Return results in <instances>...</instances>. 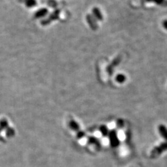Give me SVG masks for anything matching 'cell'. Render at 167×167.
I'll use <instances>...</instances> for the list:
<instances>
[{
    "mask_svg": "<svg viewBox=\"0 0 167 167\" xmlns=\"http://www.w3.org/2000/svg\"><path fill=\"white\" fill-rule=\"evenodd\" d=\"M166 150H167V142H162L152 149L150 152V156L151 158H156Z\"/></svg>",
    "mask_w": 167,
    "mask_h": 167,
    "instance_id": "1",
    "label": "cell"
},
{
    "mask_svg": "<svg viewBox=\"0 0 167 167\" xmlns=\"http://www.w3.org/2000/svg\"><path fill=\"white\" fill-rule=\"evenodd\" d=\"M108 137L111 146L113 148L117 147L120 145V140L118 137V134L115 129H112L110 131L108 134Z\"/></svg>",
    "mask_w": 167,
    "mask_h": 167,
    "instance_id": "2",
    "label": "cell"
},
{
    "mask_svg": "<svg viewBox=\"0 0 167 167\" xmlns=\"http://www.w3.org/2000/svg\"><path fill=\"white\" fill-rule=\"evenodd\" d=\"M59 14H60V10L56 9L55 11H53V13H51L50 14V16L42 20V22H41V24H42V25H48L49 24H50L53 21L58 19Z\"/></svg>",
    "mask_w": 167,
    "mask_h": 167,
    "instance_id": "3",
    "label": "cell"
},
{
    "mask_svg": "<svg viewBox=\"0 0 167 167\" xmlns=\"http://www.w3.org/2000/svg\"><path fill=\"white\" fill-rule=\"evenodd\" d=\"M48 13V10L47 8H41L39 10H37L34 13V14H33V18L37 19L46 16Z\"/></svg>",
    "mask_w": 167,
    "mask_h": 167,
    "instance_id": "4",
    "label": "cell"
},
{
    "mask_svg": "<svg viewBox=\"0 0 167 167\" xmlns=\"http://www.w3.org/2000/svg\"><path fill=\"white\" fill-rule=\"evenodd\" d=\"M18 2L23 3L28 8H32L37 5V0H17Z\"/></svg>",
    "mask_w": 167,
    "mask_h": 167,
    "instance_id": "5",
    "label": "cell"
},
{
    "mask_svg": "<svg viewBox=\"0 0 167 167\" xmlns=\"http://www.w3.org/2000/svg\"><path fill=\"white\" fill-rule=\"evenodd\" d=\"M158 129L162 137L167 140V128L163 124H160L158 126Z\"/></svg>",
    "mask_w": 167,
    "mask_h": 167,
    "instance_id": "6",
    "label": "cell"
},
{
    "mask_svg": "<svg viewBox=\"0 0 167 167\" xmlns=\"http://www.w3.org/2000/svg\"><path fill=\"white\" fill-rule=\"evenodd\" d=\"M69 126L73 131H76V132L81 130L79 124L75 120H71L69 122Z\"/></svg>",
    "mask_w": 167,
    "mask_h": 167,
    "instance_id": "7",
    "label": "cell"
},
{
    "mask_svg": "<svg viewBox=\"0 0 167 167\" xmlns=\"http://www.w3.org/2000/svg\"><path fill=\"white\" fill-rule=\"evenodd\" d=\"M88 143L90 144L95 145L96 147L98 148L100 147V142L97 138L95 137H89L88 138Z\"/></svg>",
    "mask_w": 167,
    "mask_h": 167,
    "instance_id": "8",
    "label": "cell"
},
{
    "mask_svg": "<svg viewBox=\"0 0 167 167\" xmlns=\"http://www.w3.org/2000/svg\"><path fill=\"white\" fill-rule=\"evenodd\" d=\"M87 21L88 23L90 25L91 28L92 29H96V24L95 21H94V18H93L90 15H88L87 17Z\"/></svg>",
    "mask_w": 167,
    "mask_h": 167,
    "instance_id": "9",
    "label": "cell"
},
{
    "mask_svg": "<svg viewBox=\"0 0 167 167\" xmlns=\"http://www.w3.org/2000/svg\"><path fill=\"white\" fill-rule=\"evenodd\" d=\"M99 129H100L99 131H100V132H101V134H102L103 136L106 137L107 136H108V134H109L110 131H109L108 129V128L106 127V126H105V125L101 126L100 127Z\"/></svg>",
    "mask_w": 167,
    "mask_h": 167,
    "instance_id": "10",
    "label": "cell"
},
{
    "mask_svg": "<svg viewBox=\"0 0 167 167\" xmlns=\"http://www.w3.org/2000/svg\"><path fill=\"white\" fill-rule=\"evenodd\" d=\"M93 14H94L95 17L98 20L103 19L102 14L101 12H100V11L98 8H96V7H95V8L93 9Z\"/></svg>",
    "mask_w": 167,
    "mask_h": 167,
    "instance_id": "11",
    "label": "cell"
},
{
    "mask_svg": "<svg viewBox=\"0 0 167 167\" xmlns=\"http://www.w3.org/2000/svg\"><path fill=\"white\" fill-rule=\"evenodd\" d=\"M7 126H8V123H7L6 120L3 119V120L0 121V128L1 129H6Z\"/></svg>",
    "mask_w": 167,
    "mask_h": 167,
    "instance_id": "12",
    "label": "cell"
},
{
    "mask_svg": "<svg viewBox=\"0 0 167 167\" xmlns=\"http://www.w3.org/2000/svg\"><path fill=\"white\" fill-rule=\"evenodd\" d=\"M116 79L117 82H118L119 83H122L125 81L126 77L124 75H122V74H119V75H118L116 76Z\"/></svg>",
    "mask_w": 167,
    "mask_h": 167,
    "instance_id": "13",
    "label": "cell"
},
{
    "mask_svg": "<svg viewBox=\"0 0 167 167\" xmlns=\"http://www.w3.org/2000/svg\"><path fill=\"white\" fill-rule=\"evenodd\" d=\"M116 125H117L118 127L120 128L124 127V120H121V119H120V120H118V121L116 122Z\"/></svg>",
    "mask_w": 167,
    "mask_h": 167,
    "instance_id": "14",
    "label": "cell"
},
{
    "mask_svg": "<svg viewBox=\"0 0 167 167\" xmlns=\"http://www.w3.org/2000/svg\"><path fill=\"white\" fill-rule=\"evenodd\" d=\"M15 134V131H14V129H11V128H8V130H7L6 131V134L8 137H13Z\"/></svg>",
    "mask_w": 167,
    "mask_h": 167,
    "instance_id": "15",
    "label": "cell"
},
{
    "mask_svg": "<svg viewBox=\"0 0 167 167\" xmlns=\"http://www.w3.org/2000/svg\"><path fill=\"white\" fill-rule=\"evenodd\" d=\"M85 133L83 132V131H79L78 132H77V138L78 139H81V138H83V137H84L85 136Z\"/></svg>",
    "mask_w": 167,
    "mask_h": 167,
    "instance_id": "16",
    "label": "cell"
},
{
    "mask_svg": "<svg viewBox=\"0 0 167 167\" xmlns=\"http://www.w3.org/2000/svg\"><path fill=\"white\" fill-rule=\"evenodd\" d=\"M163 25L165 27V29L167 30V20H165L163 22Z\"/></svg>",
    "mask_w": 167,
    "mask_h": 167,
    "instance_id": "17",
    "label": "cell"
}]
</instances>
